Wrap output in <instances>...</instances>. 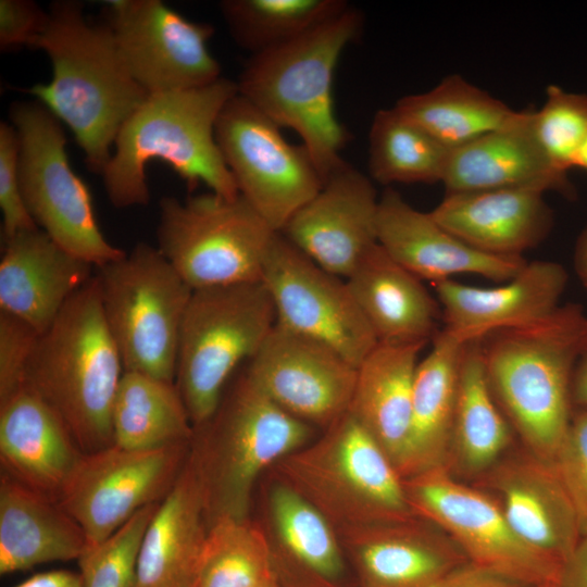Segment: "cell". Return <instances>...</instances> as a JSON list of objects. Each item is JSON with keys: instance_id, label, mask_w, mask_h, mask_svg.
Segmentation results:
<instances>
[{"instance_id": "9a60e30c", "label": "cell", "mask_w": 587, "mask_h": 587, "mask_svg": "<svg viewBox=\"0 0 587 587\" xmlns=\"http://www.w3.org/2000/svg\"><path fill=\"white\" fill-rule=\"evenodd\" d=\"M261 280L276 324L319 340L357 367L377 345L346 279L321 267L284 235L275 233Z\"/></svg>"}, {"instance_id": "f1b7e54d", "label": "cell", "mask_w": 587, "mask_h": 587, "mask_svg": "<svg viewBox=\"0 0 587 587\" xmlns=\"http://www.w3.org/2000/svg\"><path fill=\"white\" fill-rule=\"evenodd\" d=\"M378 342L427 344L441 315L422 279L394 261L376 243L346 278Z\"/></svg>"}, {"instance_id": "1f68e13d", "label": "cell", "mask_w": 587, "mask_h": 587, "mask_svg": "<svg viewBox=\"0 0 587 587\" xmlns=\"http://www.w3.org/2000/svg\"><path fill=\"white\" fill-rule=\"evenodd\" d=\"M425 345L377 342L358 366L348 410L375 439L398 472L409 437L419 354Z\"/></svg>"}, {"instance_id": "7c38bea8", "label": "cell", "mask_w": 587, "mask_h": 587, "mask_svg": "<svg viewBox=\"0 0 587 587\" xmlns=\"http://www.w3.org/2000/svg\"><path fill=\"white\" fill-rule=\"evenodd\" d=\"M402 480L412 512L440 527L470 563L533 587L559 582L561 566L527 546L482 488L447 467Z\"/></svg>"}, {"instance_id": "484cf974", "label": "cell", "mask_w": 587, "mask_h": 587, "mask_svg": "<svg viewBox=\"0 0 587 587\" xmlns=\"http://www.w3.org/2000/svg\"><path fill=\"white\" fill-rule=\"evenodd\" d=\"M208 530L202 483L188 455L148 525L135 587H196Z\"/></svg>"}, {"instance_id": "7bdbcfd3", "label": "cell", "mask_w": 587, "mask_h": 587, "mask_svg": "<svg viewBox=\"0 0 587 587\" xmlns=\"http://www.w3.org/2000/svg\"><path fill=\"white\" fill-rule=\"evenodd\" d=\"M39 336L28 323L0 311V403L24 387Z\"/></svg>"}, {"instance_id": "8d00e7d4", "label": "cell", "mask_w": 587, "mask_h": 587, "mask_svg": "<svg viewBox=\"0 0 587 587\" xmlns=\"http://www.w3.org/2000/svg\"><path fill=\"white\" fill-rule=\"evenodd\" d=\"M344 0H224L221 14L234 41L251 55L287 43L344 12Z\"/></svg>"}, {"instance_id": "3957f363", "label": "cell", "mask_w": 587, "mask_h": 587, "mask_svg": "<svg viewBox=\"0 0 587 587\" xmlns=\"http://www.w3.org/2000/svg\"><path fill=\"white\" fill-rule=\"evenodd\" d=\"M587 316L580 305H559L535 322L482 338L492 395L525 449L552 463L574 405L572 377Z\"/></svg>"}, {"instance_id": "f907efd6", "label": "cell", "mask_w": 587, "mask_h": 587, "mask_svg": "<svg viewBox=\"0 0 587 587\" xmlns=\"http://www.w3.org/2000/svg\"><path fill=\"white\" fill-rule=\"evenodd\" d=\"M574 167L587 171V139L575 158Z\"/></svg>"}, {"instance_id": "5b68a950", "label": "cell", "mask_w": 587, "mask_h": 587, "mask_svg": "<svg viewBox=\"0 0 587 587\" xmlns=\"http://www.w3.org/2000/svg\"><path fill=\"white\" fill-rule=\"evenodd\" d=\"M123 373L93 275L39 336L24 387L60 415L87 454L114 445L112 410Z\"/></svg>"}, {"instance_id": "44dd1931", "label": "cell", "mask_w": 587, "mask_h": 587, "mask_svg": "<svg viewBox=\"0 0 587 587\" xmlns=\"http://www.w3.org/2000/svg\"><path fill=\"white\" fill-rule=\"evenodd\" d=\"M377 243L399 265L433 284L457 274L504 283L527 263L523 257L477 250L438 224L429 213L411 207L392 189H386L378 201Z\"/></svg>"}, {"instance_id": "681fc988", "label": "cell", "mask_w": 587, "mask_h": 587, "mask_svg": "<svg viewBox=\"0 0 587 587\" xmlns=\"http://www.w3.org/2000/svg\"><path fill=\"white\" fill-rule=\"evenodd\" d=\"M573 263L578 279L587 288V226L576 240Z\"/></svg>"}, {"instance_id": "b9f144b4", "label": "cell", "mask_w": 587, "mask_h": 587, "mask_svg": "<svg viewBox=\"0 0 587 587\" xmlns=\"http://www.w3.org/2000/svg\"><path fill=\"white\" fill-rule=\"evenodd\" d=\"M0 208L2 241L18 232L38 227L29 215L18 178V138L11 123H0Z\"/></svg>"}, {"instance_id": "ee69618b", "label": "cell", "mask_w": 587, "mask_h": 587, "mask_svg": "<svg viewBox=\"0 0 587 587\" xmlns=\"http://www.w3.org/2000/svg\"><path fill=\"white\" fill-rule=\"evenodd\" d=\"M48 21V12L32 0L0 1V48L14 49L22 46L32 48L42 33Z\"/></svg>"}, {"instance_id": "7402d4cb", "label": "cell", "mask_w": 587, "mask_h": 587, "mask_svg": "<svg viewBox=\"0 0 587 587\" xmlns=\"http://www.w3.org/2000/svg\"><path fill=\"white\" fill-rule=\"evenodd\" d=\"M567 272L552 261H534L495 287L447 279L434 284L445 327L464 341L535 322L552 313L567 285Z\"/></svg>"}, {"instance_id": "4316f807", "label": "cell", "mask_w": 587, "mask_h": 587, "mask_svg": "<svg viewBox=\"0 0 587 587\" xmlns=\"http://www.w3.org/2000/svg\"><path fill=\"white\" fill-rule=\"evenodd\" d=\"M532 110L517 124L451 149L441 183L447 193L535 188L575 196L567 176L558 173L530 129Z\"/></svg>"}, {"instance_id": "6da1fadb", "label": "cell", "mask_w": 587, "mask_h": 587, "mask_svg": "<svg viewBox=\"0 0 587 587\" xmlns=\"http://www.w3.org/2000/svg\"><path fill=\"white\" fill-rule=\"evenodd\" d=\"M32 48L49 57L52 78L26 92L71 129L88 168L102 174L121 127L149 93L130 75L109 24H90L79 1L51 3Z\"/></svg>"}, {"instance_id": "e0dca14e", "label": "cell", "mask_w": 587, "mask_h": 587, "mask_svg": "<svg viewBox=\"0 0 587 587\" xmlns=\"http://www.w3.org/2000/svg\"><path fill=\"white\" fill-rule=\"evenodd\" d=\"M245 371L285 411L325 429L348 412L358 367L332 347L275 324Z\"/></svg>"}, {"instance_id": "74e56055", "label": "cell", "mask_w": 587, "mask_h": 587, "mask_svg": "<svg viewBox=\"0 0 587 587\" xmlns=\"http://www.w3.org/2000/svg\"><path fill=\"white\" fill-rule=\"evenodd\" d=\"M278 578L268 538L249 517H220L208 530L196 587H254Z\"/></svg>"}, {"instance_id": "f6af8a7d", "label": "cell", "mask_w": 587, "mask_h": 587, "mask_svg": "<svg viewBox=\"0 0 587 587\" xmlns=\"http://www.w3.org/2000/svg\"><path fill=\"white\" fill-rule=\"evenodd\" d=\"M437 587H533L466 563L450 573Z\"/></svg>"}, {"instance_id": "ba28073f", "label": "cell", "mask_w": 587, "mask_h": 587, "mask_svg": "<svg viewBox=\"0 0 587 587\" xmlns=\"http://www.w3.org/2000/svg\"><path fill=\"white\" fill-rule=\"evenodd\" d=\"M276 324L262 280L193 289L178 339L175 385L193 427L216 410L232 374Z\"/></svg>"}, {"instance_id": "f546056e", "label": "cell", "mask_w": 587, "mask_h": 587, "mask_svg": "<svg viewBox=\"0 0 587 587\" xmlns=\"http://www.w3.org/2000/svg\"><path fill=\"white\" fill-rule=\"evenodd\" d=\"M465 344L457 334L442 328L433 338L428 354L419 361L409 437L399 470L402 479L447 467Z\"/></svg>"}, {"instance_id": "c3c4849f", "label": "cell", "mask_w": 587, "mask_h": 587, "mask_svg": "<svg viewBox=\"0 0 587 587\" xmlns=\"http://www.w3.org/2000/svg\"><path fill=\"white\" fill-rule=\"evenodd\" d=\"M15 587H83V583L79 574L60 570L34 575Z\"/></svg>"}, {"instance_id": "816d5d0a", "label": "cell", "mask_w": 587, "mask_h": 587, "mask_svg": "<svg viewBox=\"0 0 587 587\" xmlns=\"http://www.w3.org/2000/svg\"><path fill=\"white\" fill-rule=\"evenodd\" d=\"M254 587H283L278 578H273Z\"/></svg>"}, {"instance_id": "d6986e66", "label": "cell", "mask_w": 587, "mask_h": 587, "mask_svg": "<svg viewBox=\"0 0 587 587\" xmlns=\"http://www.w3.org/2000/svg\"><path fill=\"white\" fill-rule=\"evenodd\" d=\"M500 505L514 533L561 567L582 538L571 499L552 463L525 449L503 455L475 479Z\"/></svg>"}, {"instance_id": "52a82bcc", "label": "cell", "mask_w": 587, "mask_h": 587, "mask_svg": "<svg viewBox=\"0 0 587 587\" xmlns=\"http://www.w3.org/2000/svg\"><path fill=\"white\" fill-rule=\"evenodd\" d=\"M272 469L337 533L416 516L396 466L349 412Z\"/></svg>"}, {"instance_id": "7a4b0ae2", "label": "cell", "mask_w": 587, "mask_h": 587, "mask_svg": "<svg viewBox=\"0 0 587 587\" xmlns=\"http://www.w3.org/2000/svg\"><path fill=\"white\" fill-rule=\"evenodd\" d=\"M237 82L221 77L207 86L149 95L121 127L102 178L113 207L147 205L146 167L165 162L192 189L236 198L239 191L215 139V125Z\"/></svg>"}, {"instance_id": "8992f818", "label": "cell", "mask_w": 587, "mask_h": 587, "mask_svg": "<svg viewBox=\"0 0 587 587\" xmlns=\"http://www.w3.org/2000/svg\"><path fill=\"white\" fill-rule=\"evenodd\" d=\"M313 426L267 397L243 371L211 417L195 427L189 455L200 476L210 524L248 517L255 480L302 448Z\"/></svg>"}, {"instance_id": "cb8c5ba5", "label": "cell", "mask_w": 587, "mask_h": 587, "mask_svg": "<svg viewBox=\"0 0 587 587\" xmlns=\"http://www.w3.org/2000/svg\"><path fill=\"white\" fill-rule=\"evenodd\" d=\"M83 452L60 415L23 387L0 403L2 472L58 501Z\"/></svg>"}, {"instance_id": "603a6c76", "label": "cell", "mask_w": 587, "mask_h": 587, "mask_svg": "<svg viewBox=\"0 0 587 587\" xmlns=\"http://www.w3.org/2000/svg\"><path fill=\"white\" fill-rule=\"evenodd\" d=\"M92 267L39 227L18 232L3 240L0 311L23 320L41 335L93 277Z\"/></svg>"}, {"instance_id": "83f0119b", "label": "cell", "mask_w": 587, "mask_h": 587, "mask_svg": "<svg viewBox=\"0 0 587 587\" xmlns=\"http://www.w3.org/2000/svg\"><path fill=\"white\" fill-rule=\"evenodd\" d=\"M267 515L266 536L282 585L292 578L295 587H341L346 563L338 534L311 502L275 478Z\"/></svg>"}, {"instance_id": "d4e9b609", "label": "cell", "mask_w": 587, "mask_h": 587, "mask_svg": "<svg viewBox=\"0 0 587 587\" xmlns=\"http://www.w3.org/2000/svg\"><path fill=\"white\" fill-rule=\"evenodd\" d=\"M535 188L447 193L429 214L479 251L522 257L549 234L553 215Z\"/></svg>"}, {"instance_id": "ffe728a7", "label": "cell", "mask_w": 587, "mask_h": 587, "mask_svg": "<svg viewBox=\"0 0 587 587\" xmlns=\"http://www.w3.org/2000/svg\"><path fill=\"white\" fill-rule=\"evenodd\" d=\"M337 534L358 587H437L469 563L440 527L420 516Z\"/></svg>"}, {"instance_id": "30bf717a", "label": "cell", "mask_w": 587, "mask_h": 587, "mask_svg": "<svg viewBox=\"0 0 587 587\" xmlns=\"http://www.w3.org/2000/svg\"><path fill=\"white\" fill-rule=\"evenodd\" d=\"M18 138V178L25 207L36 223L68 253L99 268L126 252L102 234L87 185L72 170L62 123L40 102L10 109Z\"/></svg>"}, {"instance_id": "4fadbf2b", "label": "cell", "mask_w": 587, "mask_h": 587, "mask_svg": "<svg viewBox=\"0 0 587 587\" xmlns=\"http://www.w3.org/2000/svg\"><path fill=\"white\" fill-rule=\"evenodd\" d=\"M215 139L239 195L276 233L324 184L305 147L239 93L221 112Z\"/></svg>"}, {"instance_id": "f5cc1de1", "label": "cell", "mask_w": 587, "mask_h": 587, "mask_svg": "<svg viewBox=\"0 0 587 587\" xmlns=\"http://www.w3.org/2000/svg\"><path fill=\"white\" fill-rule=\"evenodd\" d=\"M538 587H560L559 582L548 583Z\"/></svg>"}, {"instance_id": "2e32d148", "label": "cell", "mask_w": 587, "mask_h": 587, "mask_svg": "<svg viewBox=\"0 0 587 587\" xmlns=\"http://www.w3.org/2000/svg\"><path fill=\"white\" fill-rule=\"evenodd\" d=\"M109 26L133 78L149 93L198 88L221 78L209 51V23L185 18L161 0L108 1Z\"/></svg>"}, {"instance_id": "ac0fdd59", "label": "cell", "mask_w": 587, "mask_h": 587, "mask_svg": "<svg viewBox=\"0 0 587 587\" xmlns=\"http://www.w3.org/2000/svg\"><path fill=\"white\" fill-rule=\"evenodd\" d=\"M378 201L371 179L346 162L279 233L346 279L377 243Z\"/></svg>"}, {"instance_id": "bcb514c9", "label": "cell", "mask_w": 587, "mask_h": 587, "mask_svg": "<svg viewBox=\"0 0 587 587\" xmlns=\"http://www.w3.org/2000/svg\"><path fill=\"white\" fill-rule=\"evenodd\" d=\"M560 587H587V535L563 563L559 576Z\"/></svg>"}, {"instance_id": "d590c367", "label": "cell", "mask_w": 587, "mask_h": 587, "mask_svg": "<svg viewBox=\"0 0 587 587\" xmlns=\"http://www.w3.org/2000/svg\"><path fill=\"white\" fill-rule=\"evenodd\" d=\"M395 107L378 110L369 134V171L380 184L441 182L450 153Z\"/></svg>"}, {"instance_id": "ab89813d", "label": "cell", "mask_w": 587, "mask_h": 587, "mask_svg": "<svg viewBox=\"0 0 587 587\" xmlns=\"http://www.w3.org/2000/svg\"><path fill=\"white\" fill-rule=\"evenodd\" d=\"M159 504L141 508L107 539L85 549L78 559L83 587H135L142 539Z\"/></svg>"}, {"instance_id": "836d02e7", "label": "cell", "mask_w": 587, "mask_h": 587, "mask_svg": "<svg viewBox=\"0 0 587 587\" xmlns=\"http://www.w3.org/2000/svg\"><path fill=\"white\" fill-rule=\"evenodd\" d=\"M395 108L449 149L517 124L525 115L460 75L433 89L399 99Z\"/></svg>"}, {"instance_id": "4dcf8cb0", "label": "cell", "mask_w": 587, "mask_h": 587, "mask_svg": "<svg viewBox=\"0 0 587 587\" xmlns=\"http://www.w3.org/2000/svg\"><path fill=\"white\" fill-rule=\"evenodd\" d=\"M87 548L80 525L61 507L7 473L0 478V573L79 559Z\"/></svg>"}, {"instance_id": "e575fe53", "label": "cell", "mask_w": 587, "mask_h": 587, "mask_svg": "<svg viewBox=\"0 0 587 587\" xmlns=\"http://www.w3.org/2000/svg\"><path fill=\"white\" fill-rule=\"evenodd\" d=\"M114 445L147 450L191 442L195 427L175 382L124 371L112 410Z\"/></svg>"}, {"instance_id": "d6a6232c", "label": "cell", "mask_w": 587, "mask_h": 587, "mask_svg": "<svg viewBox=\"0 0 587 587\" xmlns=\"http://www.w3.org/2000/svg\"><path fill=\"white\" fill-rule=\"evenodd\" d=\"M511 444V425L486 375L482 338L464 346L447 469L457 478L477 479Z\"/></svg>"}, {"instance_id": "5bb4252c", "label": "cell", "mask_w": 587, "mask_h": 587, "mask_svg": "<svg viewBox=\"0 0 587 587\" xmlns=\"http://www.w3.org/2000/svg\"><path fill=\"white\" fill-rule=\"evenodd\" d=\"M190 444L147 450L113 445L84 453L59 503L83 528L87 547L107 539L141 508L161 502L186 463Z\"/></svg>"}, {"instance_id": "277c9868", "label": "cell", "mask_w": 587, "mask_h": 587, "mask_svg": "<svg viewBox=\"0 0 587 587\" xmlns=\"http://www.w3.org/2000/svg\"><path fill=\"white\" fill-rule=\"evenodd\" d=\"M362 24V14L348 7L304 35L251 55L237 82L241 97L300 136L323 182L346 163L340 152L350 134L334 111L333 76Z\"/></svg>"}, {"instance_id": "9c48e42d", "label": "cell", "mask_w": 587, "mask_h": 587, "mask_svg": "<svg viewBox=\"0 0 587 587\" xmlns=\"http://www.w3.org/2000/svg\"><path fill=\"white\" fill-rule=\"evenodd\" d=\"M97 270L103 316L124 371L175 382L179 333L193 289L145 242Z\"/></svg>"}, {"instance_id": "f35d334b", "label": "cell", "mask_w": 587, "mask_h": 587, "mask_svg": "<svg viewBox=\"0 0 587 587\" xmlns=\"http://www.w3.org/2000/svg\"><path fill=\"white\" fill-rule=\"evenodd\" d=\"M530 129L551 166L567 176L587 139V96L550 85L544 105L532 110Z\"/></svg>"}, {"instance_id": "60d3db41", "label": "cell", "mask_w": 587, "mask_h": 587, "mask_svg": "<svg viewBox=\"0 0 587 587\" xmlns=\"http://www.w3.org/2000/svg\"><path fill=\"white\" fill-rule=\"evenodd\" d=\"M553 466L575 509L582 537L587 535V408L575 407Z\"/></svg>"}, {"instance_id": "7dc6e473", "label": "cell", "mask_w": 587, "mask_h": 587, "mask_svg": "<svg viewBox=\"0 0 587 587\" xmlns=\"http://www.w3.org/2000/svg\"><path fill=\"white\" fill-rule=\"evenodd\" d=\"M573 405L587 408V320L580 336L572 377Z\"/></svg>"}, {"instance_id": "8fae6325", "label": "cell", "mask_w": 587, "mask_h": 587, "mask_svg": "<svg viewBox=\"0 0 587 587\" xmlns=\"http://www.w3.org/2000/svg\"><path fill=\"white\" fill-rule=\"evenodd\" d=\"M275 233L240 195L159 202L157 248L192 289L261 280Z\"/></svg>"}]
</instances>
